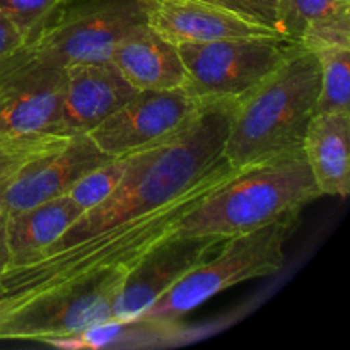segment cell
Returning a JSON list of instances; mask_svg holds the SVG:
<instances>
[{"label": "cell", "mask_w": 350, "mask_h": 350, "mask_svg": "<svg viewBox=\"0 0 350 350\" xmlns=\"http://www.w3.org/2000/svg\"><path fill=\"white\" fill-rule=\"evenodd\" d=\"M67 0H0V12L29 43Z\"/></svg>", "instance_id": "23"}, {"label": "cell", "mask_w": 350, "mask_h": 350, "mask_svg": "<svg viewBox=\"0 0 350 350\" xmlns=\"http://www.w3.org/2000/svg\"><path fill=\"white\" fill-rule=\"evenodd\" d=\"M299 44L314 53L328 48H350V3L313 21L304 29Z\"/></svg>", "instance_id": "22"}, {"label": "cell", "mask_w": 350, "mask_h": 350, "mask_svg": "<svg viewBox=\"0 0 350 350\" xmlns=\"http://www.w3.org/2000/svg\"><path fill=\"white\" fill-rule=\"evenodd\" d=\"M3 296H5V291H3V287H2V282H0V299H2Z\"/></svg>", "instance_id": "28"}, {"label": "cell", "mask_w": 350, "mask_h": 350, "mask_svg": "<svg viewBox=\"0 0 350 350\" xmlns=\"http://www.w3.org/2000/svg\"><path fill=\"white\" fill-rule=\"evenodd\" d=\"M126 272L109 270L40 294L0 321V340H36L82 347L89 330L111 321L113 304Z\"/></svg>", "instance_id": "6"}, {"label": "cell", "mask_w": 350, "mask_h": 350, "mask_svg": "<svg viewBox=\"0 0 350 350\" xmlns=\"http://www.w3.org/2000/svg\"><path fill=\"white\" fill-rule=\"evenodd\" d=\"M58 132L84 135L122 108L135 89L111 62H84L65 65Z\"/></svg>", "instance_id": "13"}, {"label": "cell", "mask_w": 350, "mask_h": 350, "mask_svg": "<svg viewBox=\"0 0 350 350\" xmlns=\"http://www.w3.org/2000/svg\"><path fill=\"white\" fill-rule=\"evenodd\" d=\"M23 44H26L23 34L17 31V27L0 12V60L7 55L19 50Z\"/></svg>", "instance_id": "25"}, {"label": "cell", "mask_w": 350, "mask_h": 350, "mask_svg": "<svg viewBox=\"0 0 350 350\" xmlns=\"http://www.w3.org/2000/svg\"><path fill=\"white\" fill-rule=\"evenodd\" d=\"M207 105L211 103L197 101L183 88L137 91L88 135L106 156H126L176 133Z\"/></svg>", "instance_id": "10"}, {"label": "cell", "mask_w": 350, "mask_h": 350, "mask_svg": "<svg viewBox=\"0 0 350 350\" xmlns=\"http://www.w3.org/2000/svg\"><path fill=\"white\" fill-rule=\"evenodd\" d=\"M296 217L287 215L255 231L228 238L217 256L204 260L185 273L135 323H173L229 287L282 272L286 267L284 246Z\"/></svg>", "instance_id": "5"}, {"label": "cell", "mask_w": 350, "mask_h": 350, "mask_svg": "<svg viewBox=\"0 0 350 350\" xmlns=\"http://www.w3.org/2000/svg\"><path fill=\"white\" fill-rule=\"evenodd\" d=\"M303 150L241 167L178 224L176 236L231 238L297 215L320 198Z\"/></svg>", "instance_id": "4"}, {"label": "cell", "mask_w": 350, "mask_h": 350, "mask_svg": "<svg viewBox=\"0 0 350 350\" xmlns=\"http://www.w3.org/2000/svg\"><path fill=\"white\" fill-rule=\"evenodd\" d=\"M109 62L135 91H167L185 84L178 46L147 23L135 26L116 43Z\"/></svg>", "instance_id": "15"}, {"label": "cell", "mask_w": 350, "mask_h": 350, "mask_svg": "<svg viewBox=\"0 0 350 350\" xmlns=\"http://www.w3.org/2000/svg\"><path fill=\"white\" fill-rule=\"evenodd\" d=\"M84 212L67 197H58L40 205L3 215L5 238L12 263L26 262L46 250L74 226Z\"/></svg>", "instance_id": "17"}, {"label": "cell", "mask_w": 350, "mask_h": 350, "mask_svg": "<svg viewBox=\"0 0 350 350\" xmlns=\"http://www.w3.org/2000/svg\"><path fill=\"white\" fill-rule=\"evenodd\" d=\"M142 23V0H67L27 44L58 67L108 62L116 43Z\"/></svg>", "instance_id": "8"}, {"label": "cell", "mask_w": 350, "mask_h": 350, "mask_svg": "<svg viewBox=\"0 0 350 350\" xmlns=\"http://www.w3.org/2000/svg\"><path fill=\"white\" fill-rule=\"evenodd\" d=\"M217 236H176L154 246L129 273L116 296L111 321L132 325L185 273L224 243Z\"/></svg>", "instance_id": "11"}, {"label": "cell", "mask_w": 350, "mask_h": 350, "mask_svg": "<svg viewBox=\"0 0 350 350\" xmlns=\"http://www.w3.org/2000/svg\"><path fill=\"white\" fill-rule=\"evenodd\" d=\"M232 106L231 101L211 103L176 133L130 154L125 174L111 197L82 214L58 241L33 258L133 221L190 190L224 159Z\"/></svg>", "instance_id": "1"}, {"label": "cell", "mask_w": 350, "mask_h": 350, "mask_svg": "<svg viewBox=\"0 0 350 350\" xmlns=\"http://www.w3.org/2000/svg\"><path fill=\"white\" fill-rule=\"evenodd\" d=\"M320 91L317 53L293 43L282 64L234 103L222 156L234 170L301 149Z\"/></svg>", "instance_id": "3"}, {"label": "cell", "mask_w": 350, "mask_h": 350, "mask_svg": "<svg viewBox=\"0 0 350 350\" xmlns=\"http://www.w3.org/2000/svg\"><path fill=\"white\" fill-rule=\"evenodd\" d=\"M301 150L321 197L350 193V111L314 113Z\"/></svg>", "instance_id": "16"}, {"label": "cell", "mask_w": 350, "mask_h": 350, "mask_svg": "<svg viewBox=\"0 0 350 350\" xmlns=\"http://www.w3.org/2000/svg\"><path fill=\"white\" fill-rule=\"evenodd\" d=\"M207 2L215 3L241 19L269 27L279 34V10L282 0H207Z\"/></svg>", "instance_id": "24"}, {"label": "cell", "mask_w": 350, "mask_h": 350, "mask_svg": "<svg viewBox=\"0 0 350 350\" xmlns=\"http://www.w3.org/2000/svg\"><path fill=\"white\" fill-rule=\"evenodd\" d=\"M349 3L350 0H282L279 10V34L286 41L299 43L304 29L313 21Z\"/></svg>", "instance_id": "21"}, {"label": "cell", "mask_w": 350, "mask_h": 350, "mask_svg": "<svg viewBox=\"0 0 350 350\" xmlns=\"http://www.w3.org/2000/svg\"><path fill=\"white\" fill-rule=\"evenodd\" d=\"M12 263V256H10L9 246H7L5 238V217L0 214V277L5 272Z\"/></svg>", "instance_id": "26"}, {"label": "cell", "mask_w": 350, "mask_h": 350, "mask_svg": "<svg viewBox=\"0 0 350 350\" xmlns=\"http://www.w3.org/2000/svg\"><path fill=\"white\" fill-rule=\"evenodd\" d=\"M317 57L320 91L314 113L350 111V48H328Z\"/></svg>", "instance_id": "18"}, {"label": "cell", "mask_w": 350, "mask_h": 350, "mask_svg": "<svg viewBox=\"0 0 350 350\" xmlns=\"http://www.w3.org/2000/svg\"><path fill=\"white\" fill-rule=\"evenodd\" d=\"M70 137L60 133H38L17 137L0 146V195L9 188L27 163L51 150L60 149Z\"/></svg>", "instance_id": "19"}, {"label": "cell", "mask_w": 350, "mask_h": 350, "mask_svg": "<svg viewBox=\"0 0 350 350\" xmlns=\"http://www.w3.org/2000/svg\"><path fill=\"white\" fill-rule=\"evenodd\" d=\"M108 159L88 133L70 137L60 149L36 157L21 170L0 195V214L9 215L64 197L84 174Z\"/></svg>", "instance_id": "12"}, {"label": "cell", "mask_w": 350, "mask_h": 350, "mask_svg": "<svg viewBox=\"0 0 350 350\" xmlns=\"http://www.w3.org/2000/svg\"><path fill=\"white\" fill-rule=\"evenodd\" d=\"M146 23L173 44L229 38H280L207 0H142ZM284 40V38H280Z\"/></svg>", "instance_id": "14"}, {"label": "cell", "mask_w": 350, "mask_h": 350, "mask_svg": "<svg viewBox=\"0 0 350 350\" xmlns=\"http://www.w3.org/2000/svg\"><path fill=\"white\" fill-rule=\"evenodd\" d=\"M238 171L229 166L224 157L207 176L170 204L133 221L105 229L57 253L10 265L0 277V282L12 310L40 294L75 284L96 273L109 270L129 273L154 246L176 232L185 215Z\"/></svg>", "instance_id": "2"}, {"label": "cell", "mask_w": 350, "mask_h": 350, "mask_svg": "<svg viewBox=\"0 0 350 350\" xmlns=\"http://www.w3.org/2000/svg\"><path fill=\"white\" fill-rule=\"evenodd\" d=\"M12 139H17V137H0V146H3V144L10 142Z\"/></svg>", "instance_id": "27"}, {"label": "cell", "mask_w": 350, "mask_h": 350, "mask_svg": "<svg viewBox=\"0 0 350 350\" xmlns=\"http://www.w3.org/2000/svg\"><path fill=\"white\" fill-rule=\"evenodd\" d=\"M64 84V67L44 60L31 44H23L3 57L0 60V137L60 133L58 115Z\"/></svg>", "instance_id": "9"}, {"label": "cell", "mask_w": 350, "mask_h": 350, "mask_svg": "<svg viewBox=\"0 0 350 350\" xmlns=\"http://www.w3.org/2000/svg\"><path fill=\"white\" fill-rule=\"evenodd\" d=\"M291 44L280 38L178 44L185 67L183 89L200 103H236L282 64Z\"/></svg>", "instance_id": "7"}, {"label": "cell", "mask_w": 350, "mask_h": 350, "mask_svg": "<svg viewBox=\"0 0 350 350\" xmlns=\"http://www.w3.org/2000/svg\"><path fill=\"white\" fill-rule=\"evenodd\" d=\"M129 157L130 154H126V156L109 157L108 161H105L98 167H94L88 174H84L70 188L67 197L84 214L88 211H91V208L98 207L99 204H103V202L111 197L113 191L120 185L123 174H125L126 164H129Z\"/></svg>", "instance_id": "20"}]
</instances>
